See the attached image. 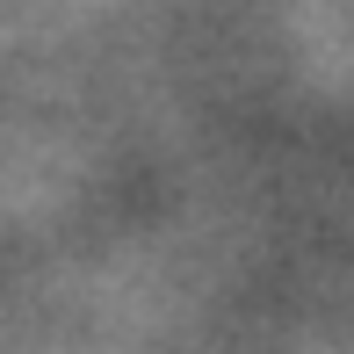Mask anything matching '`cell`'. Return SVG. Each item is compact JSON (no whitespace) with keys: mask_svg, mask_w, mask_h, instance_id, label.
Here are the masks:
<instances>
[]
</instances>
